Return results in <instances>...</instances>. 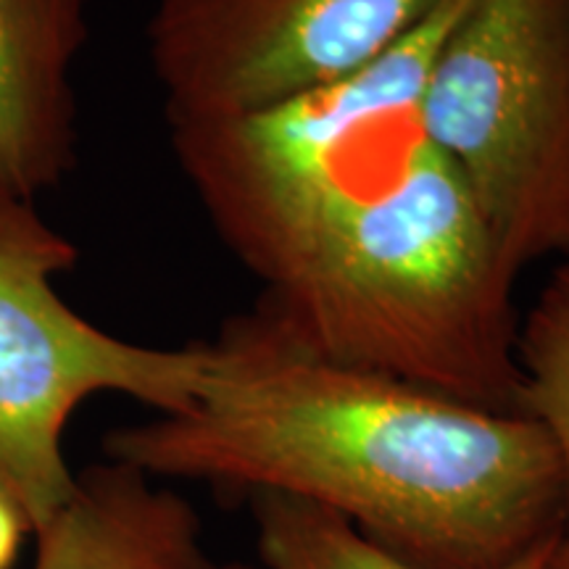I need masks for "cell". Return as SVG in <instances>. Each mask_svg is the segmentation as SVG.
<instances>
[{
  "label": "cell",
  "instance_id": "obj_1",
  "mask_svg": "<svg viewBox=\"0 0 569 569\" xmlns=\"http://www.w3.org/2000/svg\"><path fill=\"white\" fill-rule=\"evenodd\" d=\"M443 34L425 19L340 80L182 127L172 151L290 338L517 415L519 274L419 113Z\"/></svg>",
  "mask_w": 569,
  "mask_h": 569
},
{
  "label": "cell",
  "instance_id": "obj_2",
  "mask_svg": "<svg viewBox=\"0 0 569 569\" xmlns=\"http://www.w3.org/2000/svg\"><path fill=\"white\" fill-rule=\"evenodd\" d=\"M206 351L196 401L111 430L106 459L315 503L419 569H503L565 532V475L538 419L325 359L261 303Z\"/></svg>",
  "mask_w": 569,
  "mask_h": 569
},
{
  "label": "cell",
  "instance_id": "obj_3",
  "mask_svg": "<svg viewBox=\"0 0 569 569\" xmlns=\"http://www.w3.org/2000/svg\"><path fill=\"white\" fill-rule=\"evenodd\" d=\"M419 113L517 274L569 261V0H469Z\"/></svg>",
  "mask_w": 569,
  "mask_h": 569
},
{
  "label": "cell",
  "instance_id": "obj_4",
  "mask_svg": "<svg viewBox=\"0 0 569 569\" xmlns=\"http://www.w3.org/2000/svg\"><path fill=\"white\" fill-rule=\"evenodd\" d=\"M77 259V246L38 203H0V482L32 532L74 493L63 432L88 398L117 393L156 415H180L209 365L206 343H132L77 315L56 290Z\"/></svg>",
  "mask_w": 569,
  "mask_h": 569
},
{
  "label": "cell",
  "instance_id": "obj_5",
  "mask_svg": "<svg viewBox=\"0 0 569 569\" xmlns=\"http://www.w3.org/2000/svg\"><path fill=\"white\" fill-rule=\"evenodd\" d=\"M440 0H153L148 59L167 122L227 117L340 80Z\"/></svg>",
  "mask_w": 569,
  "mask_h": 569
},
{
  "label": "cell",
  "instance_id": "obj_6",
  "mask_svg": "<svg viewBox=\"0 0 569 569\" xmlns=\"http://www.w3.org/2000/svg\"><path fill=\"white\" fill-rule=\"evenodd\" d=\"M88 9L90 0H0V203H38L74 169Z\"/></svg>",
  "mask_w": 569,
  "mask_h": 569
},
{
  "label": "cell",
  "instance_id": "obj_7",
  "mask_svg": "<svg viewBox=\"0 0 569 569\" xmlns=\"http://www.w3.org/2000/svg\"><path fill=\"white\" fill-rule=\"evenodd\" d=\"M38 536L32 569H211L190 501L138 467L98 461Z\"/></svg>",
  "mask_w": 569,
  "mask_h": 569
},
{
  "label": "cell",
  "instance_id": "obj_8",
  "mask_svg": "<svg viewBox=\"0 0 569 569\" xmlns=\"http://www.w3.org/2000/svg\"><path fill=\"white\" fill-rule=\"evenodd\" d=\"M261 569H419L393 557L343 517L277 493L251 496ZM551 540L503 569H543Z\"/></svg>",
  "mask_w": 569,
  "mask_h": 569
},
{
  "label": "cell",
  "instance_id": "obj_9",
  "mask_svg": "<svg viewBox=\"0 0 569 569\" xmlns=\"http://www.w3.org/2000/svg\"><path fill=\"white\" fill-rule=\"evenodd\" d=\"M519 409L538 419L553 440L565 475L569 530V261H559L517 336Z\"/></svg>",
  "mask_w": 569,
  "mask_h": 569
},
{
  "label": "cell",
  "instance_id": "obj_10",
  "mask_svg": "<svg viewBox=\"0 0 569 569\" xmlns=\"http://www.w3.org/2000/svg\"><path fill=\"white\" fill-rule=\"evenodd\" d=\"M32 525L27 519L24 509L9 493V488L0 482V569H11L17 561L19 546L24 536H30Z\"/></svg>",
  "mask_w": 569,
  "mask_h": 569
},
{
  "label": "cell",
  "instance_id": "obj_11",
  "mask_svg": "<svg viewBox=\"0 0 569 569\" xmlns=\"http://www.w3.org/2000/svg\"><path fill=\"white\" fill-rule=\"evenodd\" d=\"M543 569H569V530L561 532L557 543L551 546L549 557L543 561Z\"/></svg>",
  "mask_w": 569,
  "mask_h": 569
},
{
  "label": "cell",
  "instance_id": "obj_12",
  "mask_svg": "<svg viewBox=\"0 0 569 569\" xmlns=\"http://www.w3.org/2000/svg\"><path fill=\"white\" fill-rule=\"evenodd\" d=\"M211 569H261V567L246 565V561H227V565H213Z\"/></svg>",
  "mask_w": 569,
  "mask_h": 569
}]
</instances>
